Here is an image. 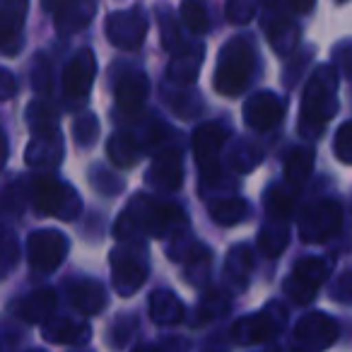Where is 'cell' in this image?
I'll list each match as a JSON object with an SVG mask.
<instances>
[{"label": "cell", "instance_id": "1f68e13d", "mask_svg": "<svg viewBox=\"0 0 352 352\" xmlns=\"http://www.w3.org/2000/svg\"><path fill=\"white\" fill-rule=\"evenodd\" d=\"M73 138L78 140L80 147H92L99 138V123L94 113H82L73 123Z\"/></svg>", "mask_w": 352, "mask_h": 352}, {"label": "cell", "instance_id": "f546056e", "mask_svg": "<svg viewBox=\"0 0 352 352\" xmlns=\"http://www.w3.org/2000/svg\"><path fill=\"white\" fill-rule=\"evenodd\" d=\"M210 212L217 225L232 227V225H236V222L246 220L249 206H246L244 198H222L220 203H215V206L210 208Z\"/></svg>", "mask_w": 352, "mask_h": 352}, {"label": "cell", "instance_id": "f1b7e54d", "mask_svg": "<svg viewBox=\"0 0 352 352\" xmlns=\"http://www.w3.org/2000/svg\"><path fill=\"white\" fill-rule=\"evenodd\" d=\"M27 126L32 133H44V131H56L58 128V111L51 107L49 102H32L27 107Z\"/></svg>", "mask_w": 352, "mask_h": 352}, {"label": "cell", "instance_id": "8d00e7d4", "mask_svg": "<svg viewBox=\"0 0 352 352\" xmlns=\"http://www.w3.org/2000/svg\"><path fill=\"white\" fill-rule=\"evenodd\" d=\"M265 206H268L270 217H289V210H292V198H289V193H285L283 188H273V191L268 193Z\"/></svg>", "mask_w": 352, "mask_h": 352}, {"label": "cell", "instance_id": "ba28073f", "mask_svg": "<svg viewBox=\"0 0 352 352\" xmlns=\"http://www.w3.org/2000/svg\"><path fill=\"white\" fill-rule=\"evenodd\" d=\"M68 254V239L58 230H36L27 239V258L36 273H54Z\"/></svg>", "mask_w": 352, "mask_h": 352}, {"label": "cell", "instance_id": "836d02e7", "mask_svg": "<svg viewBox=\"0 0 352 352\" xmlns=\"http://www.w3.org/2000/svg\"><path fill=\"white\" fill-rule=\"evenodd\" d=\"M256 15V0H227V20L234 25H246Z\"/></svg>", "mask_w": 352, "mask_h": 352}, {"label": "cell", "instance_id": "60d3db41", "mask_svg": "<svg viewBox=\"0 0 352 352\" xmlns=\"http://www.w3.org/2000/svg\"><path fill=\"white\" fill-rule=\"evenodd\" d=\"M15 92H17L15 75L10 70L0 68V102H8L10 97H15Z\"/></svg>", "mask_w": 352, "mask_h": 352}, {"label": "cell", "instance_id": "7a4b0ae2", "mask_svg": "<svg viewBox=\"0 0 352 352\" xmlns=\"http://www.w3.org/2000/svg\"><path fill=\"white\" fill-rule=\"evenodd\" d=\"M338 111V70L336 65H321L307 82L299 113V133L316 138Z\"/></svg>", "mask_w": 352, "mask_h": 352}, {"label": "cell", "instance_id": "9c48e42d", "mask_svg": "<svg viewBox=\"0 0 352 352\" xmlns=\"http://www.w3.org/2000/svg\"><path fill=\"white\" fill-rule=\"evenodd\" d=\"M342 227V208L336 201H321L304 212L299 222V236L307 244H323Z\"/></svg>", "mask_w": 352, "mask_h": 352}, {"label": "cell", "instance_id": "4fadbf2b", "mask_svg": "<svg viewBox=\"0 0 352 352\" xmlns=\"http://www.w3.org/2000/svg\"><path fill=\"white\" fill-rule=\"evenodd\" d=\"M30 0H0V54L17 56L22 51V27H25Z\"/></svg>", "mask_w": 352, "mask_h": 352}, {"label": "cell", "instance_id": "5b68a950", "mask_svg": "<svg viewBox=\"0 0 352 352\" xmlns=\"http://www.w3.org/2000/svg\"><path fill=\"white\" fill-rule=\"evenodd\" d=\"M285 321H287V314L280 304H268L261 311L251 314L246 318H239V323L232 331V338H234L239 345H258V342H268L278 336L285 328Z\"/></svg>", "mask_w": 352, "mask_h": 352}, {"label": "cell", "instance_id": "e575fe53", "mask_svg": "<svg viewBox=\"0 0 352 352\" xmlns=\"http://www.w3.org/2000/svg\"><path fill=\"white\" fill-rule=\"evenodd\" d=\"M333 152L340 162L352 164V121L342 123L336 133V142H333Z\"/></svg>", "mask_w": 352, "mask_h": 352}, {"label": "cell", "instance_id": "7c38bea8", "mask_svg": "<svg viewBox=\"0 0 352 352\" xmlns=\"http://www.w3.org/2000/svg\"><path fill=\"white\" fill-rule=\"evenodd\" d=\"M94 75H97V58L89 49H82L80 54L73 56L63 70V94L70 104H78L87 99L92 89Z\"/></svg>", "mask_w": 352, "mask_h": 352}, {"label": "cell", "instance_id": "4dcf8cb0", "mask_svg": "<svg viewBox=\"0 0 352 352\" xmlns=\"http://www.w3.org/2000/svg\"><path fill=\"white\" fill-rule=\"evenodd\" d=\"M182 22L193 34H206L210 30V17L203 0H184L182 3Z\"/></svg>", "mask_w": 352, "mask_h": 352}, {"label": "cell", "instance_id": "d6986e66", "mask_svg": "<svg viewBox=\"0 0 352 352\" xmlns=\"http://www.w3.org/2000/svg\"><path fill=\"white\" fill-rule=\"evenodd\" d=\"M89 326L73 316H49L41 323V336L56 345H82L89 340Z\"/></svg>", "mask_w": 352, "mask_h": 352}, {"label": "cell", "instance_id": "8992f818", "mask_svg": "<svg viewBox=\"0 0 352 352\" xmlns=\"http://www.w3.org/2000/svg\"><path fill=\"white\" fill-rule=\"evenodd\" d=\"M111 283L121 297H133L147 280L145 256L138 246H118L111 251Z\"/></svg>", "mask_w": 352, "mask_h": 352}, {"label": "cell", "instance_id": "4316f807", "mask_svg": "<svg viewBox=\"0 0 352 352\" xmlns=\"http://www.w3.org/2000/svg\"><path fill=\"white\" fill-rule=\"evenodd\" d=\"M107 152L109 160L116 166H133L138 162V155H140V147L128 133H113L107 142Z\"/></svg>", "mask_w": 352, "mask_h": 352}, {"label": "cell", "instance_id": "484cf974", "mask_svg": "<svg viewBox=\"0 0 352 352\" xmlns=\"http://www.w3.org/2000/svg\"><path fill=\"white\" fill-rule=\"evenodd\" d=\"M314 169V152L307 147H294L285 160V179L289 186L302 188Z\"/></svg>", "mask_w": 352, "mask_h": 352}, {"label": "cell", "instance_id": "603a6c76", "mask_svg": "<svg viewBox=\"0 0 352 352\" xmlns=\"http://www.w3.org/2000/svg\"><path fill=\"white\" fill-rule=\"evenodd\" d=\"M56 304H58L56 289H51V287L34 289V292L27 294V297L17 304V316L27 323H44L49 316H54Z\"/></svg>", "mask_w": 352, "mask_h": 352}, {"label": "cell", "instance_id": "f35d334b", "mask_svg": "<svg viewBox=\"0 0 352 352\" xmlns=\"http://www.w3.org/2000/svg\"><path fill=\"white\" fill-rule=\"evenodd\" d=\"M160 17L164 20V25H162V44H164L166 51H174L176 46L182 44V34H179V30H176V22L169 10L160 12Z\"/></svg>", "mask_w": 352, "mask_h": 352}, {"label": "cell", "instance_id": "d590c367", "mask_svg": "<svg viewBox=\"0 0 352 352\" xmlns=\"http://www.w3.org/2000/svg\"><path fill=\"white\" fill-rule=\"evenodd\" d=\"M258 162H261V150L254 145H249V142H241V145L234 150V155H232V164H234L239 171H251Z\"/></svg>", "mask_w": 352, "mask_h": 352}, {"label": "cell", "instance_id": "7bdbcfd3", "mask_svg": "<svg viewBox=\"0 0 352 352\" xmlns=\"http://www.w3.org/2000/svg\"><path fill=\"white\" fill-rule=\"evenodd\" d=\"M314 3H316V0H289V8H292L294 12H299V15H307V12H311Z\"/></svg>", "mask_w": 352, "mask_h": 352}, {"label": "cell", "instance_id": "30bf717a", "mask_svg": "<svg viewBox=\"0 0 352 352\" xmlns=\"http://www.w3.org/2000/svg\"><path fill=\"white\" fill-rule=\"evenodd\" d=\"M331 275V263L323 258H302L297 261L292 275L285 283V292L297 304H309L318 294L321 285Z\"/></svg>", "mask_w": 352, "mask_h": 352}, {"label": "cell", "instance_id": "3957f363", "mask_svg": "<svg viewBox=\"0 0 352 352\" xmlns=\"http://www.w3.org/2000/svg\"><path fill=\"white\" fill-rule=\"evenodd\" d=\"M254 73V49L246 39H230L217 56L215 89L225 97L244 92Z\"/></svg>", "mask_w": 352, "mask_h": 352}, {"label": "cell", "instance_id": "b9f144b4", "mask_svg": "<svg viewBox=\"0 0 352 352\" xmlns=\"http://www.w3.org/2000/svg\"><path fill=\"white\" fill-rule=\"evenodd\" d=\"M336 60L345 68L347 75H352V44H342L340 49L336 51Z\"/></svg>", "mask_w": 352, "mask_h": 352}, {"label": "cell", "instance_id": "9a60e30c", "mask_svg": "<svg viewBox=\"0 0 352 352\" xmlns=\"http://www.w3.org/2000/svg\"><path fill=\"white\" fill-rule=\"evenodd\" d=\"M287 102L273 92H258L244 104V121L254 131H270L283 121Z\"/></svg>", "mask_w": 352, "mask_h": 352}, {"label": "cell", "instance_id": "f6af8a7d", "mask_svg": "<svg viewBox=\"0 0 352 352\" xmlns=\"http://www.w3.org/2000/svg\"><path fill=\"white\" fill-rule=\"evenodd\" d=\"M65 0H41V8H44L46 12H49V15H54L56 10H58L60 6H63Z\"/></svg>", "mask_w": 352, "mask_h": 352}, {"label": "cell", "instance_id": "52a82bcc", "mask_svg": "<svg viewBox=\"0 0 352 352\" xmlns=\"http://www.w3.org/2000/svg\"><path fill=\"white\" fill-rule=\"evenodd\" d=\"M230 140V131L220 123H203L193 133V152H196L198 169L208 184L217 182L220 176V152Z\"/></svg>", "mask_w": 352, "mask_h": 352}, {"label": "cell", "instance_id": "74e56055", "mask_svg": "<svg viewBox=\"0 0 352 352\" xmlns=\"http://www.w3.org/2000/svg\"><path fill=\"white\" fill-rule=\"evenodd\" d=\"M32 85L36 92L49 94L51 92V65L44 56H36L34 60V73H32Z\"/></svg>", "mask_w": 352, "mask_h": 352}, {"label": "cell", "instance_id": "cb8c5ba5", "mask_svg": "<svg viewBox=\"0 0 352 352\" xmlns=\"http://www.w3.org/2000/svg\"><path fill=\"white\" fill-rule=\"evenodd\" d=\"M150 316L160 326H176L184 318V304L169 289H157L150 297Z\"/></svg>", "mask_w": 352, "mask_h": 352}, {"label": "cell", "instance_id": "277c9868", "mask_svg": "<svg viewBox=\"0 0 352 352\" xmlns=\"http://www.w3.org/2000/svg\"><path fill=\"white\" fill-rule=\"evenodd\" d=\"M30 198L34 208L44 215H54L58 220H75L82 210V201H80L78 191L70 184H63L54 176H34L30 182Z\"/></svg>", "mask_w": 352, "mask_h": 352}, {"label": "cell", "instance_id": "6da1fadb", "mask_svg": "<svg viewBox=\"0 0 352 352\" xmlns=\"http://www.w3.org/2000/svg\"><path fill=\"white\" fill-rule=\"evenodd\" d=\"M186 227V215L182 208H176L174 203H162L150 201L147 196H135V201L121 212L113 234L118 239H133L135 232H147V234L157 236H169Z\"/></svg>", "mask_w": 352, "mask_h": 352}, {"label": "cell", "instance_id": "8fae6325", "mask_svg": "<svg viewBox=\"0 0 352 352\" xmlns=\"http://www.w3.org/2000/svg\"><path fill=\"white\" fill-rule=\"evenodd\" d=\"M147 34V20L140 8L111 12L107 17V36L113 46L126 51H135Z\"/></svg>", "mask_w": 352, "mask_h": 352}, {"label": "cell", "instance_id": "ee69618b", "mask_svg": "<svg viewBox=\"0 0 352 352\" xmlns=\"http://www.w3.org/2000/svg\"><path fill=\"white\" fill-rule=\"evenodd\" d=\"M8 155H10V145H8V135H6V131L0 128V169L6 166Z\"/></svg>", "mask_w": 352, "mask_h": 352}, {"label": "cell", "instance_id": "7402d4cb", "mask_svg": "<svg viewBox=\"0 0 352 352\" xmlns=\"http://www.w3.org/2000/svg\"><path fill=\"white\" fill-rule=\"evenodd\" d=\"M68 302L75 307V311L85 316H97L107 307V294L102 285L94 280H75L68 285Z\"/></svg>", "mask_w": 352, "mask_h": 352}, {"label": "cell", "instance_id": "5bb4252c", "mask_svg": "<svg viewBox=\"0 0 352 352\" xmlns=\"http://www.w3.org/2000/svg\"><path fill=\"white\" fill-rule=\"evenodd\" d=\"M338 340V323L328 314L311 311L304 314L294 326V342L309 350H323Z\"/></svg>", "mask_w": 352, "mask_h": 352}, {"label": "cell", "instance_id": "e0dca14e", "mask_svg": "<svg viewBox=\"0 0 352 352\" xmlns=\"http://www.w3.org/2000/svg\"><path fill=\"white\" fill-rule=\"evenodd\" d=\"M25 160L32 169H54L63 160V138L58 128L56 131L34 133L25 150Z\"/></svg>", "mask_w": 352, "mask_h": 352}, {"label": "cell", "instance_id": "44dd1931", "mask_svg": "<svg viewBox=\"0 0 352 352\" xmlns=\"http://www.w3.org/2000/svg\"><path fill=\"white\" fill-rule=\"evenodd\" d=\"M116 104L123 113H135L142 109L147 94H150V82L145 73H126L116 82Z\"/></svg>", "mask_w": 352, "mask_h": 352}, {"label": "cell", "instance_id": "83f0119b", "mask_svg": "<svg viewBox=\"0 0 352 352\" xmlns=\"http://www.w3.org/2000/svg\"><path fill=\"white\" fill-rule=\"evenodd\" d=\"M225 268H227V275L232 278V283L244 287L246 280H249L251 268H254V251H251L246 244L234 246V249L230 251V256H227Z\"/></svg>", "mask_w": 352, "mask_h": 352}, {"label": "cell", "instance_id": "ffe728a7", "mask_svg": "<svg viewBox=\"0 0 352 352\" xmlns=\"http://www.w3.org/2000/svg\"><path fill=\"white\" fill-rule=\"evenodd\" d=\"M97 15V0H65L63 6L54 12L58 34L70 36L82 32Z\"/></svg>", "mask_w": 352, "mask_h": 352}, {"label": "cell", "instance_id": "ab89813d", "mask_svg": "<svg viewBox=\"0 0 352 352\" xmlns=\"http://www.w3.org/2000/svg\"><path fill=\"white\" fill-rule=\"evenodd\" d=\"M333 297L342 304L352 302V270H347V273H342L340 278H338L336 289H333Z\"/></svg>", "mask_w": 352, "mask_h": 352}, {"label": "cell", "instance_id": "d6a6232c", "mask_svg": "<svg viewBox=\"0 0 352 352\" xmlns=\"http://www.w3.org/2000/svg\"><path fill=\"white\" fill-rule=\"evenodd\" d=\"M17 256H20L17 239L10 232H3V234H0V278H6V275L15 268Z\"/></svg>", "mask_w": 352, "mask_h": 352}, {"label": "cell", "instance_id": "d4e9b609", "mask_svg": "<svg viewBox=\"0 0 352 352\" xmlns=\"http://www.w3.org/2000/svg\"><path fill=\"white\" fill-rule=\"evenodd\" d=\"M289 241V230H287V217H270L268 215V225L263 227L258 236V246L268 258H275L285 251Z\"/></svg>", "mask_w": 352, "mask_h": 352}, {"label": "cell", "instance_id": "2e32d148", "mask_svg": "<svg viewBox=\"0 0 352 352\" xmlns=\"http://www.w3.org/2000/svg\"><path fill=\"white\" fill-rule=\"evenodd\" d=\"M147 184L162 193H174L184 184V164L182 155L176 150H164L152 160L147 169Z\"/></svg>", "mask_w": 352, "mask_h": 352}, {"label": "cell", "instance_id": "ac0fdd59", "mask_svg": "<svg viewBox=\"0 0 352 352\" xmlns=\"http://www.w3.org/2000/svg\"><path fill=\"white\" fill-rule=\"evenodd\" d=\"M171 54H174V58H171L169 70H166V78L174 85L196 82L198 70H201L203 63V54H206L203 44H186V41H182Z\"/></svg>", "mask_w": 352, "mask_h": 352}]
</instances>
